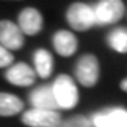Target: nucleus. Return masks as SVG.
I'll list each match as a JSON object with an SVG mask.
<instances>
[{
	"label": "nucleus",
	"instance_id": "6e6552de",
	"mask_svg": "<svg viewBox=\"0 0 127 127\" xmlns=\"http://www.w3.org/2000/svg\"><path fill=\"white\" fill-rule=\"evenodd\" d=\"M35 77H37L35 70L32 67H29L28 64H25V63H15V64H12L5 72V78L11 84L22 86V87L34 84Z\"/></svg>",
	"mask_w": 127,
	"mask_h": 127
},
{
	"label": "nucleus",
	"instance_id": "f03ea898",
	"mask_svg": "<svg viewBox=\"0 0 127 127\" xmlns=\"http://www.w3.org/2000/svg\"><path fill=\"white\" fill-rule=\"evenodd\" d=\"M67 23L75 31H87L96 25L94 8L86 3H74L69 6L66 12Z\"/></svg>",
	"mask_w": 127,
	"mask_h": 127
},
{
	"label": "nucleus",
	"instance_id": "0eeeda50",
	"mask_svg": "<svg viewBox=\"0 0 127 127\" xmlns=\"http://www.w3.org/2000/svg\"><path fill=\"white\" fill-rule=\"evenodd\" d=\"M0 44L8 51H17L23 46V32L19 25L9 20L0 22Z\"/></svg>",
	"mask_w": 127,
	"mask_h": 127
},
{
	"label": "nucleus",
	"instance_id": "9d476101",
	"mask_svg": "<svg viewBox=\"0 0 127 127\" xmlns=\"http://www.w3.org/2000/svg\"><path fill=\"white\" fill-rule=\"evenodd\" d=\"M29 103L34 106V109H41V110H55L58 104L55 101V96L52 92V86H41L32 90L29 95Z\"/></svg>",
	"mask_w": 127,
	"mask_h": 127
},
{
	"label": "nucleus",
	"instance_id": "1a4fd4ad",
	"mask_svg": "<svg viewBox=\"0 0 127 127\" xmlns=\"http://www.w3.org/2000/svg\"><path fill=\"white\" fill-rule=\"evenodd\" d=\"M19 28L26 35H35L43 28V17L34 8H25L19 14Z\"/></svg>",
	"mask_w": 127,
	"mask_h": 127
},
{
	"label": "nucleus",
	"instance_id": "7ed1b4c3",
	"mask_svg": "<svg viewBox=\"0 0 127 127\" xmlns=\"http://www.w3.org/2000/svg\"><path fill=\"white\" fill-rule=\"evenodd\" d=\"M75 77L84 87H92L96 84L99 78V63L94 54H84L83 57H80L75 66Z\"/></svg>",
	"mask_w": 127,
	"mask_h": 127
},
{
	"label": "nucleus",
	"instance_id": "2eb2a0df",
	"mask_svg": "<svg viewBox=\"0 0 127 127\" xmlns=\"http://www.w3.org/2000/svg\"><path fill=\"white\" fill-rule=\"evenodd\" d=\"M57 127H92V123H90L89 118L77 115L69 118V120H61Z\"/></svg>",
	"mask_w": 127,
	"mask_h": 127
},
{
	"label": "nucleus",
	"instance_id": "4468645a",
	"mask_svg": "<svg viewBox=\"0 0 127 127\" xmlns=\"http://www.w3.org/2000/svg\"><path fill=\"white\" fill-rule=\"evenodd\" d=\"M109 46L115 49L116 52L126 54L127 52V29L126 28H116L113 29L107 37Z\"/></svg>",
	"mask_w": 127,
	"mask_h": 127
},
{
	"label": "nucleus",
	"instance_id": "20e7f679",
	"mask_svg": "<svg viewBox=\"0 0 127 127\" xmlns=\"http://www.w3.org/2000/svg\"><path fill=\"white\" fill-rule=\"evenodd\" d=\"M96 25H112L124 15V3L120 0H103L94 8Z\"/></svg>",
	"mask_w": 127,
	"mask_h": 127
},
{
	"label": "nucleus",
	"instance_id": "ddd939ff",
	"mask_svg": "<svg viewBox=\"0 0 127 127\" xmlns=\"http://www.w3.org/2000/svg\"><path fill=\"white\" fill-rule=\"evenodd\" d=\"M23 101L15 95L0 92V116H11L23 110Z\"/></svg>",
	"mask_w": 127,
	"mask_h": 127
},
{
	"label": "nucleus",
	"instance_id": "f8f14e48",
	"mask_svg": "<svg viewBox=\"0 0 127 127\" xmlns=\"http://www.w3.org/2000/svg\"><path fill=\"white\" fill-rule=\"evenodd\" d=\"M35 63V74L40 75V78H48L52 74L54 69V58L46 49H38L34 54Z\"/></svg>",
	"mask_w": 127,
	"mask_h": 127
},
{
	"label": "nucleus",
	"instance_id": "f257e3e1",
	"mask_svg": "<svg viewBox=\"0 0 127 127\" xmlns=\"http://www.w3.org/2000/svg\"><path fill=\"white\" fill-rule=\"evenodd\" d=\"M52 92L60 109H72L78 103V89L69 75H58L52 84Z\"/></svg>",
	"mask_w": 127,
	"mask_h": 127
},
{
	"label": "nucleus",
	"instance_id": "dca6fc26",
	"mask_svg": "<svg viewBox=\"0 0 127 127\" xmlns=\"http://www.w3.org/2000/svg\"><path fill=\"white\" fill-rule=\"evenodd\" d=\"M14 61V57L11 55V52L5 49L2 44H0V67H6V66H11Z\"/></svg>",
	"mask_w": 127,
	"mask_h": 127
},
{
	"label": "nucleus",
	"instance_id": "f3484780",
	"mask_svg": "<svg viewBox=\"0 0 127 127\" xmlns=\"http://www.w3.org/2000/svg\"><path fill=\"white\" fill-rule=\"evenodd\" d=\"M120 86H121V89L124 90V92H127V78H124V80L121 81V84H120Z\"/></svg>",
	"mask_w": 127,
	"mask_h": 127
},
{
	"label": "nucleus",
	"instance_id": "423d86ee",
	"mask_svg": "<svg viewBox=\"0 0 127 127\" xmlns=\"http://www.w3.org/2000/svg\"><path fill=\"white\" fill-rule=\"evenodd\" d=\"M95 127H127V110L123 107H110L96 112L92 120Z\"/></svg>",
	"mask_w": 127,
	"mask_h": 127
},
{
	"label": "nucleus",
	"instance_id": "9b49d317",
	"mask_svg": "<svg viewBox=\"0 0 127 127\" xmlns=\"http://www.w3.org/2000/svg\"><path fill=\"white\" fill-rule=\"evenodd\" d=\"M54 48L55 51L63 57H70L77 52L78 48V40L72 32L69 31H57L54 35Z\"/></svg>",
	"mask_w": 127,
	"mask_h": 127
},
{
	"label": "nucleus",
	"instance_id": "39448f33",
	"mask_svg": "<svg viewBox=\"0 0 127 127\" xmlns=\"http://www.w3.org/2000/svg\"><path fill=\"white\" fill-rule=\"evenodd\" d=\"M22 121L29 127H57L61 121V115L55 110H41L32 107L23 113Z\"/></svg>",
	"mask_w": 127,
	"mask_h": 127
}]
</instances>
